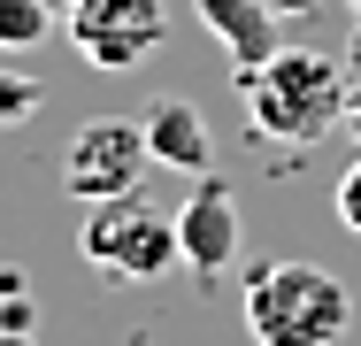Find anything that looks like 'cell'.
<instances>
[{"mask_svg":"<svg viewBox=\"0 0 361 346\" xmlns=\"http://www.w3.org/2000/svg\"><path fill=\"white\" fill-rule=\"evenodd\" d=\"M238 93H246V116H254L262 138H277V146H315L323 131L346 124L354 77L331 62V54H315V47H277L269 62L238 69Z\"/></svg>","mask_w":361,"mask_h":346,"instance_id":"1","label":"cell"},{"mask_svg":"<svg viewBox=\"0 0 361 346\" xmlns=\"http://www.w3.org/2000/svg\"><path fill=\"white\" fill-rule=\"evenodd\" d=\"M246 331L254 346H338L354 331V292L315 262L246 270Z\"/></svg>","mask_w":361,"mask_h":346,"instance_id":"2","label":"cell"},{"mask_svg":"<svg viewBox=\"0 0 361 346\" xmlns=\"http://www.w3.org/2000/svg\"><path fill=\"white\" fill-rule=\"evenodd\" d=\"M77 254H85L100 277H123V285H154V277H169L185 262V254H177V215L146 208L139 193L92 201L85 231H77Z\"/></svg>","mask_w":361,"mask_h":346,"instance_id":"3","label":"cell"},{"mask_svg":"<svg viewBox=\"0 0 361 346\" xmlns=\"http://www.w3.org/2000/svg\"><path fill=\"white\" fill-rule=\"evenodd\" d=\"M146 169H154V154H146L139 116H92L62 146V185L77 201H123V193H139Z\"/></svg>","mask_w":361,"mask_h":346,"instance_id":"4","label":"cell"},{"mask_svg":"<svg viewBox=\"0 0 361 346\" xmlns=\"http://www.w3.org/2000/svg\"><path fill=\"white\" fill-rule=\"evenodd\" d=\"M62 31H70V47L92 69L123 77V69H139V62L161 54L169 8H161V0H77L70 16H62Z\"/></svg>","mask_w":361,"mask_h":346,"instance_id":"5","label":"cell"},{"mask_svg":"<svg viewBox=\"0 0 361 346\" xmlns=\"http://www.w3.org/2000/svg\"><path fill=\"white\" fill-rule=\"evenodd\" d=\"M177 254H185V270H200V277H223L246 254V215H238V193L223 177H200L192 201L177 208Z\"/></svg>","mask_w":361,"mask_h":346,"instance_id":"6","label":"cell"},{"mask_svg":"<svg viewBox=\"0 0 361 346\" xmlns=\"http://www.w3.org/2000/svg\"><path fill=\"white\" fill-rule=\"evenodd\" d=\"M139 124H146V154H154V169H185V177H208L216 146H208V124H200V108H192V100L161 93V100L146 108Z\"/></svg>","mask_w":361,"mask_h":346,"instance_id":"7","label":"cell"},{"mask_svg":"<svg viewBox=\"0 0 361 346\" xmlns=\"http://www.w3.org/2000/svg\"><path fill=\"white\" fill-rule=\"evenodd\" d=\"M192 16L223 39V54H231L238 69L269 62V54L285 47V39H277V31H285V16H269L262 0H192Z\"/></svg>","mask_w":361,"mask_h":346,"instance_id":"8","label":"cell"},{"mask_svg":"<svg viewBox=\"0 0 361 346\" xmlns=\"http://www.w3.org/2000/svg\"><path fill=\"white\" fill-rule=\"evenodd\" d=\"M54 8L47 0H0V47L8 54H23V47H39V39H54Z\"/></svg>","mask_w":361,"mask_h":346,"instance_id":"9","label":"cell"},{"mask_svg":"<svg viewBox=\"0 0 361 346\" xmlns=\"http://www.w3.org/2000/svg\"><path fill=\"white\" fill-rule=\"evenodd\" d=\"M39 77L31 69H16V62H0V131H16V124H31L39 116Z\"/></svg>","mask_w":361,"mask_h":346,"instance_id":"10","label":"cell"},{"mask_svg":"<svg viewBox=\"0 0 361 346\" xmlns=\"http://www.w3.org/2000/svg\"><path fill=\"white\" fill-rule=\"evenodd\" d=\"M331 201H338V223L361 239V146H354V162H346V177H338V193H331Z\"/></svg>","mask_w":361,"mask_h":346,"instance_id":"11","label":"cell"},{"mask_svg":"<svg viewBox=\"0 0 361 346\" xmlns=\"http://www.w3.org/2000/svg\"><path fill=\"white\" fill-rule=\"evenodd\" d=\"M31 323H39L31 292H0V331H31Z\"/></svg>","mask_w":361,"mask_h":346,"instance_id":"12","label":"cell"},{"mask_svg":"<svg viewBox=\"0 0 361 346\" xmlns=\"http://www.w3.org/2000/svg\"><path fill=\"white\" fill-rule=\"evenodd\" d=\"M262 8H269V16H285V23H292V16H300V23H307V16H315V8H323V0H262Z\"/></svg>","mask_w":361,"mask_h":346,"instance_id":"13","label":"cell"},{"mask_svg":"<svg viewBox=\"0 0 361 346\" xmlns=\"http://www.w3.org/2000/svg\"><path fill=\"white\" fill-rule=\"evenodd\" d=\"M346 138L361 146V77H354V93H346Z\"/></svg>","mask_w":361,"mask_h":346,"instance_id":"14","label":"cell"},{"mask_svg":"<svg viewBox=\"0 0 361 346\" xmlns=\"http://www.w3.org/2000/svg\"><path fill=\"white\" fill-rule=\"evenodd\" d=\"M0 346H39V339H31V331H0Z\"/></svg>","mask_w":361,"mask_h":346,"instance_id":"15","label":"cell"},{"mask_svg":"<svg viewBox=\"0 0 361 346\" xmlns=\"http://www.w3.org/2000/svg\"><path fill=\"white\" fill-rule=\"evenodd\" d=\"M354 77H361V23H354Z\"/></svg>","mask_w":361,"mask_h":346,"instance_id":"16","label":"cell"},{"mask_svg":"<svg viewBox=\"0 0 361 346\" xmlns=\"http://www.w3.org/2000/svg\"><path fill=\"white\" fill-rule=\"evenodd\" d=\"M47 8H54V16H70V8H77V0H47Z\"/></svg>","mask_w":361,"mask_h":346,"instance_id":"17","label":"cell"},{"mask_svg":"<svg viewBox=\"0 0 361 346\" xmlns=\"http://www.w3.org/2000/svg\"><path fill=\"white\" fill-rule=\"evenodd\" d=\"M346 8H354V23H361V0H346Z\"/></svg>","mask_w":361,"mask_h":346,"instance_id":"18","label":"cell"}]
</instances>
